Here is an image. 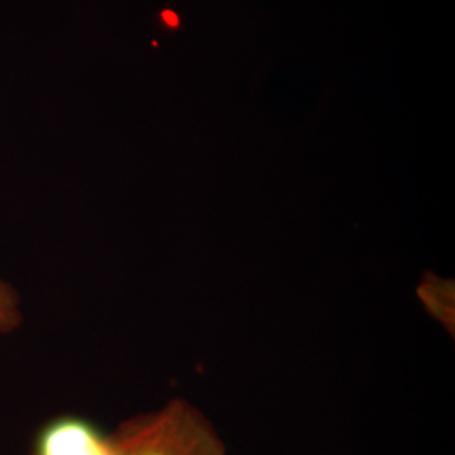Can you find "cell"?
I'll return each mask as SVG.
<instances>
[{
	"instance_id": "2",
	"label": "cell",
	"mask_w": 455,
	"mask_h": 455,
	"mask_svg": "<svg viewBox=\"0 0 455 455\" xmlns=\"http://www.w3.org/2000/svg\"><path fill=\"white\" fill-rule=\"evenodd\" d=\"M22 321L20 314V302L16 291L0 282V336H5L19 327Z\"/></svg>"
},
{
	"instance_id": "1",
	"label": "cell",
	"mask_w": 455,
	"mask_h": 455,
	"mask_svg": "<svg viewBox=\"0 0 455 455\" xmlns=\"http://www.w3.org/2000/svg\"><path fill=\"white\" fill-rule=\"evenodd\" d=\"M36 455H228L208 417L186 400L120 423L103 434L92 423L66 417L49 423Z\"/></svg>"
}]
</instances>
